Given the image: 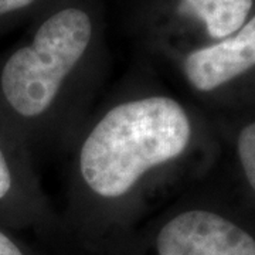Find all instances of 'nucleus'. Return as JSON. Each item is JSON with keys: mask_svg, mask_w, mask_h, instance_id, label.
I'll use <instances>...</instances> for the list:
<instances>
[{"mask_svg": "<svg viewBox=\"0 0 255 255\" xmlns=\"http://www.w3.org/2000/svg\"><path fill=\"white\" fill-rule=\"evenodd\" d=\"M0 255H24L17 243L1 228H0Z\"/></svg>", "mask_w": 255, "mask_h": 255, "instance_id": "6e6552de", "label": "nucleus"}, {"mask_svg": "<svg viewBox=\"0 0 255 255\" xmlns=\"http://www.w3.org/2000/svg\"><path fill=\"white\" fill-rule=\"evenodd\" d=\"M92 36L90 14L67 7L46 18L31 41L4 61L0 70V110L18 132L41 130L60 115Z\"/></svg>", "mask_w": 255, "mask_h": 255, "instance_id": "f03ea898", "label": "nucleus"}, {"mask_svg": "<svg viewBox=\"0 0 255 255\" xmlns=\"http://www.w3.org/2000/svg\"><path fill=\"white\" fill-rule=\"evenodd\" d=\"M255 67V16L233 36L191 51L183 73L199 92H213Z\"/></svg>", "mask_w": 255, "mask_h": 255, "instance_id": "20e7f679", "label": "nucleus"}, {"mask_svg": "<svg viewBox=\"0 0 255 255\" xmlns=\"http://www.w3.org/2000/svg\"><path fill=\"white\" fill-rule=\"evenodd\" d=\"M26 194V172L9 140L0 132V209H10Z\"/></svg>", "mask_w": 255, "mask_h": 255, "instance_id": "423d86ee", "label": "nucleus"}, {"mask_svg": "<svg viewBox=\"0 0 255 255\" xmlns=\"http://www.w3.org/2000/svg\"><path fill=\"white\" fill-rule=\"evenodd\" d=\"M193 125L180 101L133 94L94 119L78 142L74 170L82 201L125 209L190 147Z\"/></svg>", "mask_w": 255, "mask_h": 255, "instance_id": "f257e3e1", "label": "nucleus"}, {"mask_svg": "<svg viewBox=\"0 0 255 255\" xmlns=\"http://www.w3.org/2000/svg\"><path fill=\"white\" fill-rule=\"evenodd\" d=\"M156 255H255V238L233 220L206 209H187L164 220Z\"/></svg>", "mask_w": 255, "mask_h": 255, "instance_id": "7ed1b4c3", "label": "nucleus"}, {"mask_svg": "<svg viewBox=\"0 0 255 255\" xmlns=\"http://www.w3.org/2000/svg\"><path fill=\"white\" fill-rule=\"evenodd\" d=\"M237 155L247 182L255 193V121L240 130Z\"/></svg>", "mask_w": 255, "mask_h": 255, "instance_id": "0eeeda50", "label": "nucleus"}, {"mask_svg": "<svg viewBox=\"0 0 255 255\" xmlns=\"http://www.w3.org/2000/svg\"><path fill=\"white\" fill-rule=\"evenodd\" d=\"M36 0H0V16L9 14L17 10L26 9Z\"/></svg>", "mask_w": 255, "mask_h": 255, "instance_id": "1a4fd4ad", "label": "nucleus"}, {"mask_svg": "<svg viewBox=\"0 0 255 255\" xmlns=\"http://www.w3.org/2000/svg\"><path fill=\"white\" fill-rule=\"evenodd\" d=\"M213 38H227L244 26L253 0H184Z\"/></svg>", "mask_w": 255, "mask_h": 255, "instance_id": "39448f33", "label": "nucleus"}]
</instances>
